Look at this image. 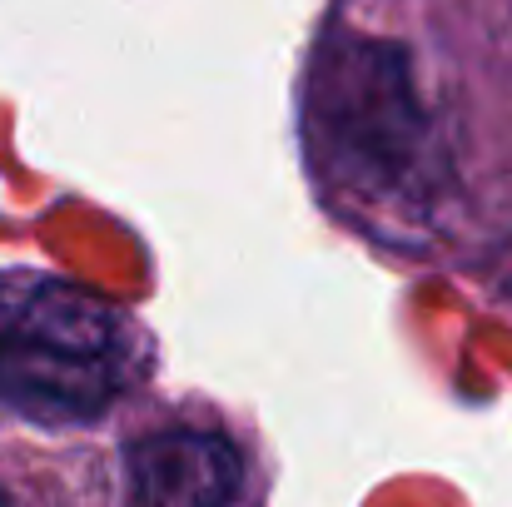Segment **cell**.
Instances as JSON below:
<instances>
[{"label": "cell", "mask_w": 512, "mask_h": 507, "mask_svg": "<svg viewBox=\"0 0 512 507\" xmlns=\"http://www.w3.org/2000/svg\"><path fill=\"white\" fill-rule=\"evenodd\" d=\"M309 160L324 194L373 234L418 244L443 209L448 155L398 45L334 35L309 75Z\"/></svg>", "instance_id": "obj_1"}, {"label": "cell", "mask_w": 512, "mask_h": 507, "mask_svg": "<svg viewBox=\"0 0 512 507\" xmlns=\"http://www.w3.org/2000/svg\"><path fill=\"white\" fill-rule=\"evenodd\" d=\"M155 368L145 324L60 274H0V413L85 428L115 413Z\"/></svg>", "instance_id": "obj_2"}, {"label": "cell", "mask_w": 512, "mask_h": 507, "mask_svg": "<svg viewBox=\"0 0 512 507\" xmlns=\"http://www.w3.org/2000/svg\"><path fill=\"white\" fill-rule=\"evenodd\" d=\"M125 507H249V453L214 423H155L125 443Z\"/></svg>", "instance_id": "obj_3"}, {"label": "cell", "mask_w": 512, "mask_h": 507, "mask_svg": "<svg viewBox=\"0 0 512 507\" xmlns=\"http://www.w3.org/2000/svg\"><path fill=\"white\" fill-rule=\"evenodd\" d=\"M0 507H80V498L50 488V473L30 453L0 438Z\"/></svg>", "instance_id": "obj_4"}, {"label": "cell", "mask_w": 512, "mask_h": 507, "mask_svg": "<svg viewBox=\"0 0 512 507\" xmlns=\"http://www.w3.org/2000/svg\"><path fill=\"white\" fill-rule=\"evenodd\" d=\"M498 294H503V299H512V254L503 259V269H498Z\"/></svg>", "instance_id": "obj_5"}]
</instances>
